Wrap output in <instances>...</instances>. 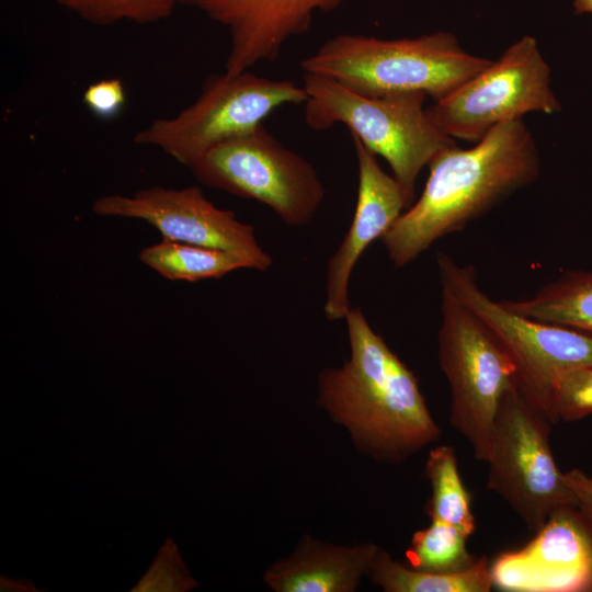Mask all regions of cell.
Returning <instances> with one entry per match:
<instances>
[{
    "label": "cell",
    "mask_w": 592,
    "mask_h": 592,
    "mask_svg": "<svg viewBox=\"0 0 592 592\" xmlns=\"http://www.w3.org/2000/svg\"><path fill=\"white\" fill-rule=\"evenodd\" d=\"M436 127L473 145L500 124L532 112L554 114L561 104L535 37L525 35L448 95L426 107Z\"/></svg>",
    "instance_id": "10"
},
{
    "label": "cell",
    "mask_w": 592,
    "mask_h": 592,
    "mask_svg": "<svg viewBox=\"0 0 592 592\" xmlns=\"http://www.w3.org/2000/svg\"><path fill=\"white\" fill-rule=\"evenodd\" d=\"M437 358L451 389L449 422L476 459L489 455L500 402L516 382V367L496 335L467 307L442 289Z\"/></svg>",
    "instance_id": "5"
},
{
    "label": "cell",
    "mask_w": 592,
    "mask_h": 592,
    "mask_svg": "<svg viewBox=\"0 0 592 592\" xmlns=\"http://www.w3.org/2000/svg\"><path fill=\"white\" fill-rule=\"evenodd\" d=\"M366 577L385 592H489L493 588L486 556L463 571L436 573L406 566L379 547Z\"/></svg>",
    "instance_id": "17"
},
{
    "label": "cell",
    "mask_w": 592,
    "mask_h": 592,
    "mask_svg": "<svg viewBox=\"0 0 592 592\" xmlns=\"http://www.w3.org/2000/svg\"><path fill=\"white\" fill-rule=\"evenodd\" d=\"M501 301L531 319L592 335V271H566L530 298Z\"/></svg>",
    "instance_id": "16"
},
{
    "label": "cell",
    "mask_w": 592,
    "mask_h": 592,
    "mask_svg": "<svg viewBox=\"0 0 592 592\" xmlns=\"http://www.w3.org/2000/svg\"><path fill=\"white\" fill-rule=\"evenodd\" d=\"M82 100L96 117L112 119L122 111L126 93L119 79H104L91 83L86 89Z\"/></svg>",
    "instance_id": "24"
},
{
    "label": "cell",
    "mask_w": 592,
    "mask_h": 592,
    "mask_svg": "<svg viewBox=\"0 0 592 592\" xmlns=\"http://www.w3.org/2000/svg\"><path fill=\"white\" fill-rule=\"evenodd\" d=\"M576 14H592V0H572Z\"/></svg>",
    "instance_id": "26"
},
{
    "label": "cell",
    "mask_w": 592,
    "mask_h": 592,
    "mask_svg": "<svg viewBox=\"0 0 592 592\" xmlns=\"http://www.w3.org/2000/svg\"><path fill=\"white\" fill-rule=\"evenodd\" d=\"M307 93L291 80H272L249 70L210 76L198 98L172 117L156 118L138 130L134 141L153 146L191 167L227 139L253 130L275 110L304 104Z\"/></svg>",
    "instance_id": "7"
},
{
    "label": "cell",
    "mask_w": 592,
    "mask_h": 592,
    "mask_svg": "<svg viewBox=\"0 0 592 592\" xmlns=\"http://www.w3.org/2000/svg\"><path fill=\"white\" fill-rule=\"evenodd\" d=\"M374 543L334 545L308 534L274 562L263 581L275 592H354L378 550Z\"/></svg>",
    "instance_id": "15"
},
{
    "label": "cell",
    "mask_w": 592,
    "mask_h": 592,
    "mask_svg": "<svg viewBox=\"0 0 592 592\" xmlns=\"http://www.w3.org/2000/svg\"><path fill=\"white\" fill-rule=\"evenodd\" d=\"M345 0H180L226 27L230 45L225 71L239 73L258 62L275 60L283 46L305 33L317 12Z\"/></svg>",
    "instance_id": "13"
},
{
    "label": "cell",
    "mask_w": 592,
    "mask_h": 592,
    "mask_svg": "<svg viewBox=\"0 0 592 592\" xmlns=\"http://www.w3.org/2000/svg\"><path fill=\"white\" fill-rule=\"evenodd\" d=\"M81 19L98 25L122 21L150 24L172 15L180 0H54Z\"/></svg>",
    "instance_id": "21"
},
{
    "label": "cell",
    "mask_w": 592,
    "mask_h": 592,
    "mask_svg": "<svg viewBox=\"0 0 592 592\" xmlns=\"http://www.w3.org/2000/svg\"><path fill=\"white\" fill-rule=\"evenodd\" d=\"M424 474L431 486V497L424 511L431 521H440L459 530L466 537L475 533L470 494L458 471L455 448L439 445L429 452Z\"/></svg>",
    "instance_id": "19"
},
{
    "label": "cell",
    "mask_w": 592,
    "mask_h": 592,
    "mask_svg": "<svg viewBox=\"0 0 592 592\" xmlns=\"http://www.w3.org/2000/svg\"><path fill=\"white\" fill-rule=\"evenodd\" d=\"M203 184L269 206L285 224H309L326 190L314 166L260 125L206 151L190 167Z\"/></svg>",
    "instance_id": "9"
},
{
    "label": "cell",
    "mask_w": 592,
    "mask_h": 592,
    "mask_svg": "<svg viewBox=\"0 0 592 592\" xmlns=\"http://www.w3.org/2000/svg\"><path fill=\"white\" fill-rule=\"evenodd\" d=\"M352 138L358 169L357 198L351 225L327 266L323 311L330 321L344 319L352 307L349 285L361 255L409 207L395 177L382 169L375 153Z\"/></svg>",
    "instance_id": "14"
},
{
    "label": "cell",
    "mask_w": 592,
    "mask_h": 592,
    "mask_svg": "<svg viewBox=\"0 0 592 592\" xmlns=\"http://www.w3.org/2000/svg\"><path fill=\"white\" fill-rule=\"evenodd\" d=\"M197 585L185 568L175 544L167 539L147 573L132 591L183 592Z\"/></svg>",
    "instance_id": "23"
},
{
    "label": "cell",
    "mask_w": 592,
    "mask_h": 592,
    "mask_svg": "<svg viewBox=\"0 0 592 592\" xmlns=\"http://www.w3.org/2000/svg\"><path fill=\"white\" fill-rule=\"evenodd\" d=\"M550 419L516 382L504 394L491 435L487 488L499 494L531 531L557 509L577 504L549 443Z\"/></svg>",
    "instance_id": "8"
},
{
    "label": "cell",
    "mask_w": 592,
    "mask_h": 592,
    "mask_svg": "<svg viewBox=\"0 0 592 592\" xmlns=\"http://www.w3.org/2000/svg\"><path fill=\"white\" fill-rule=\"evenodd\" d=\"M141 263L169 281L198 282L253 269L247 258L220 249L162 239L139 252Z\"/></svg>",
    "instance_id": "18"
},
{
    "label": "cell",
    "mask_w": 592,
    "mask_h": 592,
    "mask_svg": "<svg viewBox=\"0 0 592 592\" xmlns=\"http://www.w3.org/2000/svg\"><path fill=\"white\" fill-rule=\"evenodd\" d=\"M350 358L323 368L317 403L344 428L356 448L384 464H401L437 442L418 378L369 325L360 308L344 318Z\"/></svg>",
    "instance_id": "1"
},
{
    "label": "cell",
    "mask_w": 592,
    "mask_h": 592,
    "mask_svg": "<svg viewBox=\"0 0 592 592\" xmlns=\"http://www.w3.org/2000/svg\"><path fill=\"white\" fill-rule=\"evenodd\" d=\"M467 537L456 527L440 521L413 533L406 550L409 567L436 573L463 571L478 558L466 547Z\"/></svg>",
    "instance_id": "20"
},
{
    "label": "cell",
    "mask_w": 592,
    "mask_h": 592,
    "mask_svg": "<svg viewBox=\"0 0 592 592\" xmlns=\"http://www.w3.org/2000/svg\"><path fill=\"white\" fill-rule=\"evenodd\" d=\"M491 62L467 53L446 31L396 39L340 34L305 58L301 69L367 96L423 92L437 101Z\"/></svg>",
    "instance_id": "3"
},
{
    "label": "cell",
    "mask_w": 592,
    "mask_h": 592,
    "mask_svg": "<svg viewBox=\"0 0 592 592\" xmlns=\"http://www.w3.org/2000/svg\"><path fill=\"white\" fill-rule=\"evenodd\" d=\"M563 475L577 499V505L592 521V477L578 468Z\"/></svg>",
    "instance_id": "25"
},
{
    "label": "cell",
    "mask_w": 592,
    "mask_h": 592,
    "mask_svg": "<svg viewBox=\"0 0 592 592\" xmlns=\"http://www.w3.org/2000/svg\"><path fill=\"white\" fill-rule=\"evenodd\" d=\"M428 168L420 197L380 239L395 267L412 263L436 240L532 184L540 157L533 134L517 119L498 125L470 148L441 150Z\"/></svg>",
    "instance_id": "2"
},
{
    "label": "cell",
    "mask_w": 592,
    "mask_h": 592,
    "mask_svg": "<svg viewBox=\"0 0 592 592\" xmlns=\"http://www.w3.org/2000/svg\"><path fill=\"white\" fill-rule=\"evenodd\" d=\"M592 413V364L570 369L557 380L551 397L554 423L573 422Z\"/></svg>",
    "instance_id": "22"
},
{
    "label": "cell",
    "mask_w": 592,
    "mask_h": 592,
    "mask_svg": "<svg viewBox=\"0 0 592 592\" xmlns=\"http://www.w3.org/2000/svg\"><path fill=\"white\" fill-rule=\"evenodd\" d=\"M92 210L99 216L141 219L166 240L240 254L257 271H267L273 262L259 244L253 227L240 221L232 210L215 206L197 186H152L132 195H104L93 202Z\"/></svg>",
    "instance_id": "11"
},
{
    "label": "cell",
    "mask_w": 592,
    "mask_h": 592,
    "mask_svg": "<svg viewBox=\"0 0 592 592\" xmlns=\"http://www.w3.org/2000/svg\"><path fill=\"white\" fill-rule=\"evenodd\" d=\"M505 592H592V521L577 504L555 510L525 546L490 562Z\"/></svg>",
    "instance_id": "12"
},
{
    "label": "cell",
    "mask_w": 592,
    "mask_h": 592,
    "mask_svg": "<svg viewBox=\"0 0 592 592\" xmlns=\"http://www.w3.org/2000/svg\"><path fill=\"white\" fill-rule=\"evenodd\" d=\"M307 93L305 122L315 130L342 124L376 156L389 164L405 191L409 207L414 202L415 182L431 160L456 145L431 119L423 92L380 96L356 93L325 76L305 73Z\"/></svg>",
    "instance_id": "4"
},
{
    "label": "cell",
    "mask_w": 592,
    "mask_h": 592,
    "mask_svg": "<svg viewBox=\"0 0 592 592\" xmlns=\"http://www.w3.org/2000/svg\"><path fill=\"white\" fill-rule=\"evenodd\" d=\"M436 266L442 289L496 335L515 364L519 386L554 423L555 385L563 373L592 364V335L510 310L479 287L473 266L462 265L446 253L436 254Z\"/></svg>",
    "instance_id": "6"
}]
</instances>
